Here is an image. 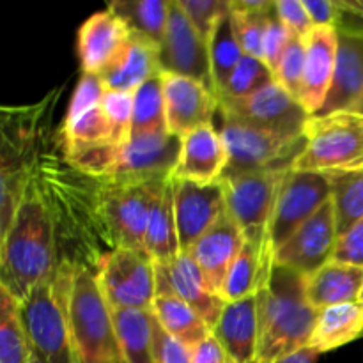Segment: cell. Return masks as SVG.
Wrapping results in <instances>:
<instances>
[{
  "mask_svg": "<svg viewBox=\"0 0 363 363\" xmlns=\"http://www.w3.org/2000/svg\"><path fill=\"white\" fill-rule=\"evenodd\" d=\"M144 250L155 261V264H167L181 254L174 209V188L170 179L152 204L145 230Z\"/></svg>",
  "mask_w": 363,
  "mask_h": 363,
  "instance_id": "f546056e",
  "label": "cell"
},
{
  "mask_svg": "<svg viewBox=\"0 0 363 363\" xmlns=\"http://www.w3.org/2000/svg\"><path fill=\"white\" fill-rule=\"evenodd\" d=\"M211 333L233 363H257V294L225 303Z\"/></svg>",
  "mask_w": 363,
  "mask_h": 363,
  "instance_id": "d4e9b609",
  "label": "cell"
},
{
  "mask_svg": "<svg viewBox=\"0 0 363 363\" xmlns=\"http://www.w3.org/2000/svg\"><path fill=\"white\" fill-rule=\"evenodd\" d=\"M305 140L293 170L332 176L363 167V116H311Z\"/></svg>",
  "mask_w": 363,
  "mask_h": 363,
  "instance_id": "ba28073f",
  "label": "cell"
},
{
  "mask_svg": "<svg viewBox=\"0 0 363 363\" xmlns=\"http://www.w3.org/2000/svg\"><path fill=\"white\" fill-rule=\"evenodd\" d=\"M32 346L21 319L20 301L0 287V363H30Z\"/></svg>",
  "mask_w": 363,
  "mask_h": 363,
  "instance_id": "e575fe53",
  "label": "cell"
},
{
  "mask_svg": "<svg viewBox=\"0 0 363 363\" xmlns=\"http://www.w3.org/2000/svg\"><path fill=\"white\" fill-rule=\"evenodd\" d=\"M105 92V84L99 74L82 73L66 117L53 137V147L64 158L112 144V126L101 106Z\"/></svg>",
  "mask_w": 363,
  "mask_h": 363,
  "instance_id": "7c38bea8",
  "label": "cell"
},
{
  "mask_svg": "<svg viewBox=\"0 0 363 363\" xmlns=\"http://www.w3.org/2000/svg\"><path fill=\"white\" fill-rule=\"evenodd\" d=\"M162 74L158 46L137 34H131L119 55L99 74L106 91L131 92L151 78Z\"/></svg>",
  "mask_w": 363,
  "mask_h": 363,
  "instance_id": "484cf974",
  "label": "cell"
},
{
  "mask_svg": "<svg viewBox=\"0 0 363 363\" xmlns=\"http://www.w3.org/2000/svg\"><path fill=\"white\" fill-rule=\"evenodd\" d=\"M218 131L229 156L225 174L289 170L307 144L305 135L272 133L233 119H222Z\"/></svg>",
  "mask_w": 363,
  "mask_h": 363,
  "instance_id": "9c48e42d",
  "label": "cell"
},
{
  "mask_svg": "<svg viewBox=\"0 0 363 363\" xmlns=\"http://www.w3.org/2000/svg\"><path fill=\"white\" fill-rule=\"evenodd\" d=\"M60 262L55 218L32 177L9 230L0 236V287L23 303L32 289L55 275Z\"/></svg>",
  "mask_w": 363,
  "mask_h": 363,
  "instance_id": "7a4b0ae2",
  "label": "cell"
},
{
  "mask_svg": "<svg viewBox=\"0 0 363 363\" xmlns=\"http://www.w3.org/2000/svg\"><path fill=\"white\" fill-rule=\"evenodd\" d=\"M332 261L363 268V218L337 240Z\"/></svg>",
  "mask_w": 363,
  "mask_h": 363,
  "instance_id": "bcb514c9",
  "label": "cell"
},
{
  "mask_svg": "<svg viewBox=\"0 0 363 363\" xmlns=\"http://www.w3.org/2000/svg\"><path fill=\"white\" fill-rule=\"evenodd\" d=\"M307 277L272 266L257 291V363H277L308 346L318 312L305 294Z\"/></svg>",
  "mask_w": 363,
  "mask_h": 363,
  "instance_id": "3957f363",
  "label": "cell"
},
{
  "mask_svg": "<svg viewBox=\"0 0 363 363\" xmlns=\"http://www.w3.org/2000/svg\"><path fill=\"white\" fill-rule=\"evenodd\" d=\"M121 363H155L152 311H112Z\"/></svg>",
  "mask_w": 363,
  "mask_h": 363,
  "instance_id": "4dcf8cb0",
  "label": "cell"
},
{
  "mask_svg": "<svg viewBox=\"0 0 363 363\" xmlns=\"http://www.w3.org/2000/svg\"><path fill=\"white\" fill-rule=\"evenodd\" d=\"M71 275L73 264L62 261L55 275L20 303L32 353L45 363H82L69 323Z\"/></svg>",
  "mask_w": 363,
  "mask_h": 363,
  "instance_id": "8992f818",
  "label": "cell"
},
{
  "mask_svg": "<svg viewBox=\"0 0 363 363\" xmlns=\"http://www.w3.org/2000/svg\"><path fill=\"white\" fill-rule=\"evenodd\" d=\"M319 357L321 354L315 350H312V347H303V350L296 351V353L289 354V357L282 358V360L277 363H318Z\"/></svg>",
  "mask_w": 363,
  "mask_h": 363,
  "instance_id": "681fc988",
  "label": "cell"
},
{
  "mask_svg": "<svg viewBox=\"0 0 363 363\" xmlns=\"http://www.w3.org/2000/svg\"><path fill=\"white\" fill-rule=\"evenodd\" d=\"M96 279L112 311H152L156 264L144 250L116 248L99 257Z\"/></svg>",
  "mask_w": 363,
  "mask_h": 363,
  "instance_id": "8fae6325",
  "label": "cell"
},
{
  "mask_svg": "<svg viewBox=\"0 0 363 363\" xmlns=\"http://www.w3.org/2000/svg\"><path fill=\"white\" fill-rule=\"evenodd\" d=\"M272 266L273 254L268 243L245 241V247L223 280L222 300L230 303L257 294L262 279L272 273Z\"/></svg>",
  "mask_w": 363,
  "mask_h": 363,
  "instance_id": "83f0119b",
  "label": "cell"
},
{
  "mask_svg": "<svg viewBox=\"0 0 363 363\" xmlns=\"http://www.w3.org/2000/svg\"><path fill=\"white\" fill-rule=\"evenodd\" d=\"M62 89H52L30 105H6L0 110V236L32 183L39 162L53 144V112Z\"/></svg>",
  "mask_w": 363,
  "mask_h": 363,
  "instance_id": "6da1fadb",
  "label": "cell"
},
{
  "mask_svg": "<svg viewBox=\"0 0 363 363\" xmlns=\"http://www.w3.org/2000/svg\"><path fill=\"white\" fill-rule=\"evenodd\" d=\"M289 170H264V172L222 176L220 184L225 197L227 213L240 225L247 240L269 245V222L279 199V191Z\"/></svg>",
  "mask_w": 363,
  "mask_h": 363,
  "instance_id": "30bf717a",
  "label": "cell"
},
{
  "mask_svg": "<svg viewBox=\"0 0 363 363\" xmlns=\"http://www.w3.org/2000/svg\"><path fill=\"white\" fill-rule=\"evenodd\" d=\"M339 30L332 27H314L305 38V71L298 101L308 116H315L325 105L335 73Z\"/></svg>",
  "mask_w": 363,
  "mask_h": 363,
  "instance_id": "7402d4cb",
  "label": "cell"
},
{
  "mask_svg": "<svg viewBox=\"0 0 363 363\" xmlns=\"http://www.w3.org/2000/svg\"><path fill=\"white\" fill-rule=\"evenodd\" d=\"M340 27H347V28H354V30H360V32H363V21H360V20H358V23H357V25H350V23H342V25H340Z\"/></svg>",
  "mask_w": 363,
  "mask_h": 363,
  "instance_id": "816d5d0a",
  "label": "cell"
},
{
  "mask_svg": "<svg viewBox=\"0 0 363 363\" xmlns=\"http://www.w3.org/2000/svg\"><path fill=\"white\" fill-rule=\"evenodd\" d=\"M69 323L82 363H121L112 308L87 266L73 264Z\"/></svg>",
  "mask_w": 363,
  "mask_h": 363,
  "instance_id": "52a82bcc",
  "label": "cell"
},
{
  "mask_svg": "<svg viewBox=\"0 0 363 363\" xmlns=\"http://www.w3.org/2000/svg\"><path fill=\"white\" fill-rule=\"evenodd\" d=\"M158 59L162 73L191 78L213 91L208 43L194 27L179 0H170L169 23L158 48Z\"/></svg>",
  "mask_w": 363,
  "mask_h": 363,
  "instance_id": "9a60e30c",
  "label": "cell"
},
{
  "mask_svg": "<svg viewBox=\"0 0 363 363\" xmlns=\"http://www.w3.org/2000/svg\"><path fill=\"white\" fill-rule=\"evenodd\" d=\"M152 314L162 328L190 350L201 346L209 335L208 323L188 303L174 296H156L152 303Z\"/></svg>",
  "mask_w": 363,
  "mask_h": 363,
  "instance_id": "d6a6232c",
  "label": "cell"
},
{
  "mask_svg": "<svg viewBox=\"0 0 363 363\" xmlns=\"http://www.w3.org/2000/svg\"><path fill=\"white\" fill-rule=\"evenodd\" d=\"M209 50V64H211V80H213V92L216 99L225 89L230 74L240 64L241 57L245 55L241 50L240 41H238L236 28L233 23V14L229 13L218 21L211 39L208 43Z\"/></svg>",
  "mask_w": 363,
  "mask_h": 363,
  "instance_id": "836d02e7",
  "label": "cell"
},
{
  "mask_svg": "<svg viewBox=\"0 0 363 363\" xmlns=\"http://www.w3.org/2000/svg\"><path fill=\"white\" fill-rule=\"evenodd\" d=\"M275 80V73L268 67V64L255 57L243 55L236 69L230 74L229 82H227L225 89H223L220 98H247V96L255 94V92L262 91L273 84Z\"/></svg>",
  "mask_w": 363,
  "mask_h": 363,
  "instance_id": "74e56055",
  "label": "cell"
},
{
  "mask_svg": "<svg viewBox=\"0 0 363 363\" xmlns=\"http://www.w3.org/2000/svg\"><path fill=\"white\" fill-rule=\"evenodd\" d=\"M169 133L183 138L190 131L213 124L218 99L211 89L191 78L162 73Z\"/></svg>",
  "mask_w": 363,
  "mask_h": 363,
  "instance_id": "d6986e66",
  "label": "cell"
},
{
  "mask_svg": "<svg viewBox=\"0 0 363 363\" xmlns=\"http://www.w3.org/2000/svg\"><path fill=\"white\" fill-rule=\"evenodd\" d=\"M272 11L264 14H252L230 9L238 41H240L245 55L262 60V43H264L266 23H268V16L272 14Z\"/></svg>",
  "mask_w": 363,
  "mask_h": 363,
  "instance_id": "ab89813d",
  "label": "cell"
},
{
  "mask_svg": "<svg viewBox=\"0 0 363 363\" xmlns=\"http://www.w3.org/2000/svg\"><path fill=\"white\" fill-rule=\"evenodd\" d=\"M344 16L363 21V0H337Z\"/></svg>",
  "mask_w": 363,
  "mask_h": 363,
  "instance_id": "f907efd6",
  "label": "cell"
},
{
  "mask_svg": "<svg viewBox=\"0 0 363 363\" xmlns=\"http://www.w3.org/2000/svg\"><path fill=\"white\" fill-rule=\"evenodd\" d=\"M245 241L247 238L243 230L225 211L218 222L186 250L204 275L209 289L220 298L223 280L245 247Z\"/></svg>",
  "mask_w": 363,
  "mask_h": 363,
  "instance_id": "44dd1931",
  "label": "cell"
},
{
  "mask_svg": "<svg viewBox=\"0 0 363 363\" xmlns=\"http://www.w3.org/2000/svg\"><path fill=\"white\" fill-rule=\"evenodd\" d=\"M363 335V303H344L318 312L308 346L319 354L351 344Z\"/></svg>",
  "mask_w": 363,
  "mask_h": 363,
  "instance_id": "f1b7e54d",
  "label": "cell"
},
{
  "mask_svg": "<svg viewBox=\"0 0 363 363\" xmlns=\"http://www.w3.org/2000/svg\"><path fill=\"white\" fill-rule=\"evenodd\" d=\"M156 296L179 298L208 323L211 332L225 307V301L209 289L188 252H181L167 264H156Z\"/></svg>",
  "mask_w": 363,
  "mask_h": 363,
  "instance_id": "e0dca14e",
  "label": "cell"
},
{
  "mask_svg": "<svg viewBox=\"0 0 363 363\" xmlns=\"http://www.w3.org/2000/svg\"><path fill=\"white\" fill-rule=\"evenodd\" d=\"M293 34L289 28L279 20L275 9L268 16V23H266L264 32V43H262V60L268 64L269 69L275 73L277 66H279L280 59H282L284 52L289 46Z\"/></svg>",
  "mask_w": 363,
  "mask_h": 363,
  "instance_id": "7bdbcfd3",
  "label": "cell"
},
{
  "mask_svg": "<svg viewBox=\"0 0 363 363\" xmlns=\"http://www.w3.org/2000/svg\"><path fill=\"white\" fill-rule=\"evenodd\" d=\"M101 106L112 126V144L121 145L130 142L131 123H133V94L106 91L101 99Z\"/></svg>",
  "mask_w": 363,
  "mask_h": 363,
  "instance_id": "f35d334b",
  "label": "cell"
},
{
  "mask_svg": "<svg viewBox=\"0 0 363 363\" xmlns=\"http://www.w3.org/2000/svg\"><path fill=\"white\" fill-rule=\"evenodd\" d=\"M332 199V184L325 174L291 169L279 191L268 229L269 250L275 254L305 222Z\"/></svg>",
  "mask_w": 363,
  "mask_h": 363,
  "instance_id": "5bb4252c",
  "label": "cell"
},
{
  "mask_svg": "<svg viewBox=\"0 0 363 363\" xmlns=\"http://www.w3.org/2000/svg\"><path fill=\"white\" fill-rule=\"evenodd\" d=\"M181 151V138L149 135L126 144H108L64 158L82 172L116 183H149L172 177Z\"/></svg>",
  "mask_w": 363,
  "mask_h": 363,
  "instance_id": "277c9868",
  "label": "cell"
},
{
  "mask_svg": "<svg viewBox=\"0 0 363 363\" xmlns=\"http://www.w3.org/2000/svg\"><path fill=\"white\" fill-rule=\"evenodd\" d=\"M275 13L293 35L305 39L314 30V23L308 18L303 0H275Z\"/></svg>",
  "mask_w": 363,
  "mask_h": 363,
  "instance_id": "f6af8a7d",
  "label": "cell"
},
{
  "mask_svg": "<svg viewBox=\"0 0 363 363\" xmlns=\"http://www.w3.org/2000/svg\"><path fill=\"white\" fill-rule=\"evenodd\" d=\"M305 71V39L293 35L275 71V80L298 99Z\"/></svg>",
  "mask_w": 363,
  "mask_h": 363,
  "instance_id": "60d3db41",
  "label": "cell"
},
{
  "mask_svg": "<svg viewBox=\"0 0 363 363\" xmlns=\"http://www.w3.org/2000/svg\"><path fill=\"white\" fill-rule=\"evenodd\" d=\"M174 188V209L181 252H186L199 238L208 233L227 211L222 184H197L170 179Z\"/></svg>",
  "mask_w": 363,
  "mask_h": 363,
  "instance_id": "ac0fdd59",
  "label": "cell"
},
{
  "mask_svg": "<svg viewBox=\"0 0 363 363\" xmlns=\"http://www.w3.org/2000/svg\"><path fill=\"white\" fill-rule=\"evenodd\" d=\"M335 73L325 105L315 116H363V32L340 27Z\"/></svg>",
  "mask_w": 363,
  "mask_h": 363,
  "instance_id": "ffe728a7",
  "label": "cell"
},
{
  "mask_svg": "<svg viewBox=\"0 0 363 363\" xmlns=\"http://www.w3.org/2000/svg\"><path fill=\"white\" fill-rule=\"evenodd\" d=\"M30 363H45V362H43V360H39V358H38V357H35V354H34V353H32Z\"/></svg>",
  "mask_w": 363,
  "mask_h": 363,
  "instance_id": "f5cc1de1",
  "label": "cell"
},
{
  "mask_svg": "<svg viewBox=\"0 0 363 363\" xmlns=\"http://www.w3.org/2000/svg\"><path fill=\"white\" fill-rule=\"evenodd\" d=\"M167 133L169 128H167L165 96H163L162 74H158L133 92L131 138Z\"/></svg>",
  "mask_w": 363,
  "mask_h": 363,
  "instance_id": "d590c367",
  "label": "cell"
},
{
  "mask_svg": "<svg viewBox=\"0 0 363 363\" xmlns=\"http://www.w3.org/2000/svg\"><path fill=\"white\" fill-rule=\"evenodd\" d=\"M363 293V268L330 261L307 277L305 294L315 311L344 303H357Z\"/></svg>",
  "mask_w": 363,
  "mask_h": 363,
  "instance_id": "4316f807",
  "label": "cell"
},
{
  "mask_svg": "<svg viewBox=\"0 0 363 363\" xmlns=\"http://www.w3.org/2000/svg\"><path fill=\"white\" fill-rule=\"evenodd\" d=\"M303 6L314 27L340 28L342 25L344 13L337 0H303Z\"/></svg>",
  "mask_w": 363,
  "mask_h": 363,
  "instance_id": "7dc6e473",
  "label": "cell"
},
{
  "mask_svg": "<svg viewBox=\"0 0 363 363\" xmlns=\"http://www.w3.org/2000/svg\"><path fill=\"white\" fill-rule=\"evenodd\" d=\"M194 363H230V358L211 333L201 346L194 350Z\"/></svg>",
  "mask_w": 363,
  "mask_h": 363,
  "instance_id": "c3c4849f",
  "label": "cell"
},
{
  "mask_svg": "<svg viewBox=\"0 0 363 363\" xmlns=\"http://www.w3.org/2000/svg\"><path fill=\"white\" fill-rule=\"evenodd\" d=\"M106 9L121 18L131 34L160 48L169 23L170 0H112L106 4Z\"/></svg>",
  "mask_w": 363,
  "mask_h": 363,
  "instance_id": "1f68e13d",
  "label": "cell"
},
{
  "mask_svg": "<svg viewBox=\"0 0 363 363\" xmlns=\"http://www.w3.org/2000/svg\"><path fill=\"white\" fill-rule=\"evenodd\" d=\"M360 301L363 303V293H362V298H360Z\"/></svg>",
  "mask_w": 363,
  "mask_h": 363,
  "instance_id": "db71d44e",
  "label": "cell"
},
{
  "mask_svg": "<svg viewBox=\"0 0 363 363\" xmlns=\"http://www.w3.org/2000/svg\"><path fill=\"white\" fill-rule=\"evenodd\" d=\"M218 113L222 119L240 121L259 130L289 137L305 135L311 116L293 94L279 82L247 98H220Z\"/></svg>",
  "mask_w": 363,
  "mask_h": 363,
  "instance_id": "4fadbf2b",
  "label": "cell"
},
{
  "mask_svg": "<svg viewBox=\"0 0 363 363\" xmlns=\"http://www.w3.org/2000/svg\"><path fill=\"white\" fill-rule=\"evenodd\" d=\"M199 34L209 43L218 21L230 11V0H179Z\"/></svg>",
  "mask_w": 363,
  "mask_h": 363,
  "instance_id": "b9f144b4",
  "label": "cell"
},
{
  "mask_svg": "<svg viewBox=\"0 0 363 363\" xmlns=\"http://www.w3.org/2000/svg\"><path fill=\"white\" fill-rule=\"evenodd\" d=\"M337 240L335 209L330 199L273 254V264L308 277L332 261Z\"/></svg>",
  "mask_w": 363,
  "mask_h": 363,
  "instance_id": "2e32d148",
  "label": "cell"
},
{
  "mask_svg": "<svg viewBox=\"0 0 363 363\" xmlns=\"http://www.w3.org/2000/svg\"><path fill=\"white\" fill-rule=\"evenodd\" d=\"M332 202L339 238L363 218V167L347 172L332 174Z\"/></svg>",
  "mask_w": 363,
  "mask_h": 363,
  "instance_id": "8d00e7d4",
  "label": "cell"
},
{
  "mask_svg": "<svg viewBox=\"0 0 363 363\" xmlns=\"http://www.w3.org/2000/svg\"><path fill=\"white\" fill-rule=\"evenodd\" d=\"M130 28L112 11H98L78 30L82 73L101 74L130 39Z\"/></svg>",
  "mask_w": 363,
  "mask_h": 363,
  "instance_id": "cb8c5ba5",
  "label": "cell"
},
{
  "mask_svg": "<svg viewBox=\"0 0 363 363\" xmlns=\"http://www.w3.org/2000/svg\"><path fill=\"white\" fill-rule=\"evenodd\" d=\"M167 181L116 183L92 177L96 233L105 254L116 248L144 250L152 204Z\"/></svg>",
  "mask_w": 363,
  "mask_h": 363,
  "instance_id": "5b68a950",
  "label": "cell"
},
{
  "mask_svg": "<svg viewBox=\"0 0 363 363\" xmlns=\"http://www.w3.org/2000/svg\"><path fill=\"white\" fill-rule=\"evenodd\" d=\"M152 342L155 363H194V350L167 333L152 314Z\"/></svg>",
  "mask_w": 363,
  "mask_h": 363,
  "instance_id": "ee69618b",
  "label": "cell"
},
{
  "mask_svg": "<svg viewBox=\"0 0 363 363\" xmlns=\"http://www.w3.org/2000/svg\"><path fill=\"white\" fill-rule=\"evenodd\" d=\"M229 156L222 135L213 124L201 126L181 138L177 165L170 179L215 184L227 170Z\"/></svg>",
  "mask_w": 363,
  "mask_h": 363,
  "instance_id": "603a6c76",
  "label": "cell"
}]
</instances>
